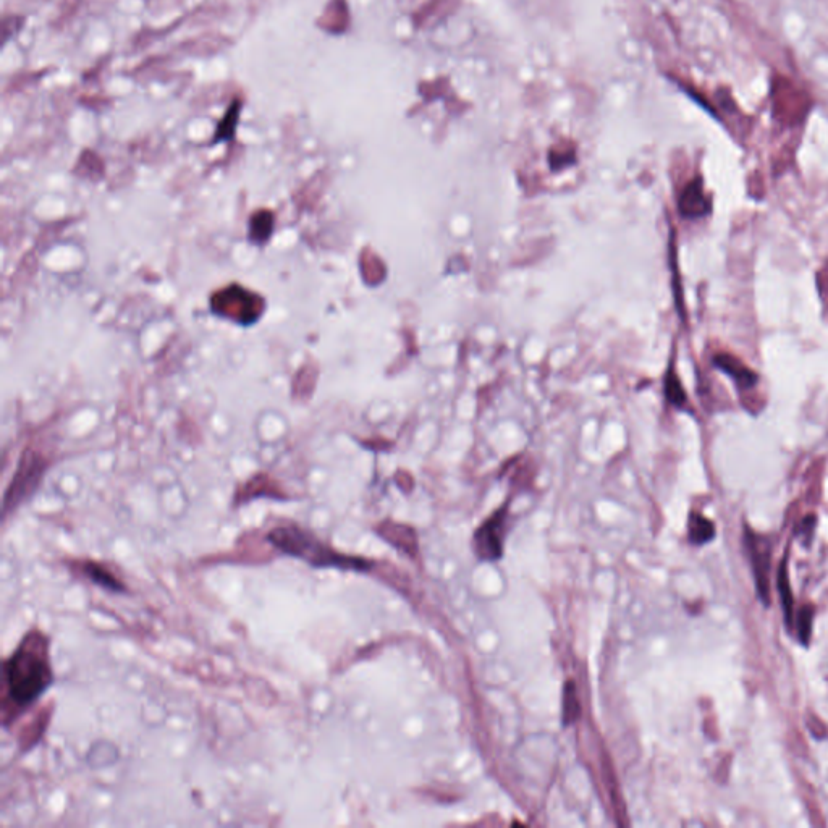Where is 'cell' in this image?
<instances>
[{"label":"cell","instance_id":"6da1fadb","mask_svg":"<svg viewBox=\"0 0 828 828\" xmlns=\"http://www.w3.org/2000/svg\"><path fill=\"white\" fill-rule=\"evenodd\" d=\"M4 675L5 702L9 701L17 712L43 696L54 681L47 655V639L43 634L31 633L23 639L17 651L5 660Z\"/></svg>","mask_w":828,"mask_h":828},{"label":"cell","instance_id":"7a4b0ae2","mask_svg":"<svg viewBox=\"0 0 828 828\" xmlns=\"http://www.w3.org/2000/svg\"><path fill=\"white\" fill-rule=\"evenodd\" d=\"M267 539L275 549L292 557L301 558L311 567H335L356 571H366L371 568V563L363 558L338 554L334 549L322 544L316 536L296 524H282L279 528L272 529Z\"/></svg>","mask_w":828,"mask_h":828},{"label":"cell","instance_id":"3957f363","mask_svg":"<svg viewBox=\"0 0 828 828\" xmlns=\"http://www.w3.org/2000/svg\"><path fill=\"white\" fill-rule=\"evenodd\" d=\"M211 309L217 316L250 327L261 319L266 301L258 293L232 284L211 296Z\"/></svg>","mask_w":828,"mask_h":828},{"label":"cell","instance_id":"277c9868","mask_svg":"<svg viewBox=\"0 0 828 828\" xmlns=\"http://www.w3.org/2000/svg\"><path fill=\"white\" fill-rule=\"evenodd\" d=\"M770 98L774 119L783 127H798L812 109L811 96L785 77L772 80Z\"/></svg>","mask_w":828,"mask_h":828},{"label":"cell","instance_id":"5b68a950","mask_svg":"<svg viewBox=\"0 0 828 828\" xmlns=\"http://www.w3.org/2000/svg\"><path fill=\"white\" fill-rule=\"evenodd\" d=\"M46 466V461L39 457L38 453L25 452L22 461H20V466H18L17 474L13 478L12 486L5 495V512L10 507H17L18 503L23 502L28 495L33 494L34 489L38 487L39 481H41Z\"/></svg>","mask_w":828,"mask_h":828},{"label":"cell","instance_id":"8992f818","mask_svg":"<svg viewBox=\"0 0 828 828\" xmlns=\"http://www.w3.org/2000/svg\"><path fill=\"white\" fill-rule=\"evenodd\" d=\"M749 557H751L752 573L756 579L757 594L765 605L770 604V544L767 539L746 529L744 534Z\"/></svg>","mask_w":828,"mask_h":828},{"label":"cell","instance_id":"52a82bcc","mask_svg":"<svg viewBox=\"0 0 828 828\" xmlns=\"http://www.w3.org/2000/svg\"><path fill=\"white\" fill-rule=\"evenodd\" d=\"M505 518H507V508L495 513L491 520H487L478 529V533L474 536V549L481 560L494 562L502 557Z\"/></svg>","mask_w":828,"mask_h":828},{"label":"cell","instance_id":"ba28073f","mask_svg":"<svg viewBox=\"0 0 828 828\" xmlns=\"http://www.w3.org/2000/svg\"><path fill=\"white\" fill-rule=\"evenodd\" d=\"M714 364L720 371L725 372L731 379H735L736 385L740 387L741 392H749L754 389L759 381L756 372L749 369L740 358L730 355V353H719L714 356Z\"/></svg>","mask_w":828,"mask_h":828},{"label":"cell","instance_id":"9c48e42d","mask_svg":"<svg viewBox=\"0 0 828 828\" xmlns=\"http://www.w3.org/2000/svg\"><path fill=\"white\" fill-rule=\"evenodd\" d=\"M680 211L688 219H698L707 216L710 212V203L704 193L701 178H694L689 182L680 198Z\"/></svg>","mask_w":828,"mask_h":828},{"label":"cell","instance_id":"30bf717a","mask_svg":"<svg viewBox=\"0 0 828 828\" xmlns=\"http://www.w3.org/2000/svg\"><path fill=\"white\" fill-rule=\"evenodd\" d=\"M274 212L261 209L254 212L250 219V240L254 245H266L274 233Z\"/></svg>","mask_w":828,"mask_h":828},{"label":"cell","instance_id":"8fae6325","mask_svg":"<svg viewBox=\"0 0 828 828\" xmlns=\"http://www.w3.org/2000/svg\"><path fill=\"white\" fill-rule=\"evenodd\" d=\"M381 534L387 541L397 545L398 549L403 550L406 554H418V541H416V534L413 533V529L406 528L402 524H385Z\"/></svg>","mask_w":828,"mask_h":828},{"label":"cell","instance_id":"7c38bea8","mask_svg":"<svg viewBox=\"0 0 828 828\" xmlns=\"http://www.w3.org/2000/svg\"><path fill=\"white\" fill-rule=\"evenodd\" d=\"M81 571L85 573L86 578L91 579L94 584H98V586L107 589V591H125V586H123L122 581L114 573H110L104 565H99L96 562H85L81 565Z\"/></svg>","mask_w":828,"mask_h":828},{"label":"cell","instance_id":"4fadbf2b","mask_svg":"<svg viewBox=\"0 0 828 828\" xmlns=\"http://www.w3.org/2000/svg\"><path fill=\"white\" fill-rule=\"evenodd\" d=\"M241 107H243L241 99H233L229 110L225 112L224 119L220 120L214 143H227V141H232L235 138L238 120H240Z\"/></svg>","mask_w":828,"mask_h":828},{"label":"cell","instance_id":"5bb4252c","mask_svg":"<svg viewBox=\"0 0 828 828\" xmlns=\"http://www.w3.org/2000/svg\"><path fill=\"white\" fill-rule=\"evenodd\" d=\"M689 541L696 545L706 544L715 537V524L706 516L693 513L689 518Z\"/></svg>","mask_w":828,"mask_h":828},{"label":"cell","instance_id":"9a60e30c","mask_svg":"<svg viewBox=\"0 0 828 828\" xmlns=\"http://www.w3.org/2000/svg\"><path fill=\"white\" fill-rule=\"evenodd\" d=\"M778 592L782 596L783 610H785L786 623L788 628L795 626V600L791 594L790 579H788V571H786V560H783L778 571Z\"/></svg>","mask_w":828,"mask_h":828},{"label":"cell","instance_id":"2e32d148","mask_svg":"<svg viewBox=\"0 0 828 828\" xmlns=\"http://www.w3.org/2000/svg\"><path fill=\"white\" fill-rule=\"evenodd\" d=\"M563 723L571 725L581 717V706H579L578 694H576L573 681H568L565 694H563Z\"/></svg>","mask_w":828,"mask_h":828},{"label":"cell","instance_id":"e0dca14e","mask_svg":"<svg viewBox=\"0 0 828 828\" xmlns=\"http://www.w3.org/2000/svg\"><path fill=\"white\" fill-rule=\"evenodd\" d=\"M812 620H814V609L812 607H803L799 610L798 617H796V628H798L799 641L803 644L809 643L812 633Z\"/></svg>","mask_w":828,"mask_h":828},{"label":"cell","instance_id":"ac0fdd59","mask_svg":"<svg viewBox=\"0 0 828 828\" xmlns=\"http://www.w3.org/2000/svg\"><path fill=\"white\" fill-rule=\"evenodd\" d=\"M665 393H667V398L673 403V405H685V390L681 387L680 381H678V377H676V374L673 371L668 372L667 382H665Z\"/></svg>","mask_w":828,"mask_h":828},{"label":"cell","instance_id":"d6986e66","mask_svg":"<svg viewBox=\"0 0 828 828\" xmlns=\"http://www.w3.org/2000/svg\"><path fill=\"white\" fill-rule=\"evenodd\" d=\"M817 288H819L820 298L824 300L825 306L828 308V261L825 262L824 267L817 274Z\"/></svg>","mask_w":828,"mask_h":828}]
</instances>
